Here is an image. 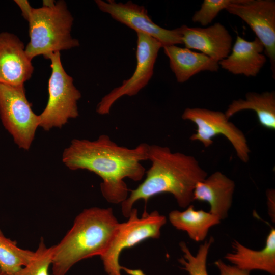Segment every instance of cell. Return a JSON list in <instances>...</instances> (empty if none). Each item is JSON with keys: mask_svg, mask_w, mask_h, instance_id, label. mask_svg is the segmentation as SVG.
I'll list each match as a JSON object with an SVG mask.
<instances>
[{"mask_svg": "<svg viewBox=\"0 0 275 275\" xmlns=\"http://www.w3.org/2000/svg\"><path fill=\"white\" fill-rule=\"evenodd\" d=\"M149 145L143 143L128 148L106 134L94 141L74 139L64 150L62 160L70 170H87L98 175L103 197L111 203L121 204L130 191L124 179L139 181L145 174L141 162L148 160Z\"/></svg>", "mask_w": 275, "mask_h": 275, "instance_id": "obj_1", "label": "cell"}, {"mask_svg": "<svg viewBox=\"0 0 275 275\" xmlns=\"http://www.w3.org/2000/svg\"><path fill=\"white\" fill-rule=\"evenodd\" d=\"M148 160L151 166L146 171V178L136 188L129 191L130 195L121 204L123 216L128 217L137 201L143 200L146 203L151 197L164 193L172 194L180 207L190 205L196 184L207 177L196 158L153 144L149 145Z\"/></svg>", "mask_w": 275, "mask_h": 275, "instance_id": "obj_2", "label": "cell"}, {"mask_svg": "<svg viewBox=\"0 0 275 275\" xmlns=\"http://www.w3.org/2000/svg\"><path fill=\"white\" fill-rule=\"evenodd\" d=\"M119 223L111 208L85 209L61 241L52 246V274L66 275L79 261L101 256Z\"/></svg>", "mask_w": 275, "mask_h": 275, "instance_id": "obj_3", "label": "cell"}, {"mask_svg": "<svg viewBox=\"0 0 275 275\" xmlns=\"http://www.w3.org/2000/svg\"><path fill=\"white\" fill-rule=\"evenodd\" d=\"M73 20L64 1L33 8L28 20L30 41L25 48L29 58L42 55L47 59L53 53L79 46V41L71 34Z\"/></svg>", "mask_w": 275, "mask_h": 275, "instance_id": "obj_4", "label": "cell"}, {"mask_svg": "<svg viewBox=\"0 0 275 275\" xmlns=\"http://www.w3.org/2000/svg\"><path fill=\"white\" fill-rule=\"evenodd\" d=\"M128 218L126 222L119 224L107 248L100 256L107 275H121V269L129 272V269L123 268L119 264L121 252L147 239L159 238L160 229L167 222L166 217L157 211L150 213L145 211L139 217L134 208Z\"/></svg>", "mask_w": 275, "mask_h": 275, "instance_id": "obj_5", "label": "cell"}, {"mask_svg": "<svg viewBox=\"0 0 275 275\" xmlns=\"http://www.w3.org/2000/svg\"><path fill=\"white\" fill-rule=\"evenodd\" d=\"M51 73L48 81L49 98L42 113L39 115V126L45 130L61 128L70 119L78 116V101L80 91L73 84V78L63 68L60 52L50 54Z\"/></svg>", "mask_w": 275, "mask_h": 275, "instance_id": "obj_6", "label": "cell"}, {"mask_svg": "<svg viewBox=\"0 0 275 275\" xmlns=\"http://www.w3.org/2000/svg\"><path fill=\"white\" fill-rule=\"evenodd\" d=\"M0 118L17 145L29 149L39 126L40 119L26 97L24 85L0 84Z\"/></svg>", "mask_w": 275, "mask_h": 275, "instance_id": "obj_7", "label": "cell"}, {"mask_svg": "<svg viewBox=\"0 0 275 275\" xmlns=\"http://www.w3.org/2000/svg\"><path fill=\"white\" fill-rule=\"evenodd\" d=\"M181 117L197 126L196 132L190 137L191 141H198L208 147L213 144L214 137L223 135L233 146L238 157L243 162H248L250 149L245 135L229 121L225 113L204 108H186Z\"/></svg>", "mask_w": 275, "mask_h": 275, "instance_id": "obj_8", "label": "cell"}, {"mask_svg": "<svg viewBox=\"0 0 275 275\" xmlns=\"http://www.w3.org/2000/svg\"><path fill=\"white\" fill-rule=\"evenodd\" d=\"M136 65L129 78L103 96L96 107L98 114H108L115 102L123 96H133L146 87L151 79L154 65L162 44L157 40L143 33H136Z\"/></svg>", "mask_w": 275, "mask_h": 275, "instance_id": "obj_9", "label": "cell"}, {"mask_svg": "<svg viewBox=\"0 0 275 275\" xmlns=\"http://www.w3.org/2000/svg\"><path fill=\"white\" fill-rule=\"evenodd\" d=\"M100 11L109 14L113 19L126 25L136 33H143L166 46L182 44V25L173 30L163 28L154 22L143 6L131 1L124 3L114 0H96Z\"/></svg>", "mask_w": 275, "mask_h": 275, "instance_id": "obj_10", "label": "cell"}, {"mask_svg": "<svg viewBox=\"0 0 275 275\" xmlns=\"http://www.w3.org/2000/svg\"><path fill=\"white\" fill-rule=\"evenodd\" d=\"M243 20L263 44L269 59L272 77L275 76V1L231 0L226 9Z\"/></svg>", "mask_w": 275, "mask_h": 275, "instance_id": "obj_11", "label": "cell"}, {"mask_svg": "<svg viewBox=\"0 0 275 275\" xmlns=\"http://www.w3.org/2000/svg\"><path fill=\"white\" fill-rule=\"evenodd\" d=\"M25 48L14 34L0 33V84L23 85L31 77L34 67Z\"/></svg>", "mask_w": 275, "mask_h": 275, "instance_id": "obj_12", "label": "cell"}, {"mask_svg": "<svg viewBox=\"0 0 275 275\" xmlns=\"http://www.w3.org/2000/svg\"><path fill=\"white\" fill-rule=\"evenodd\" d=\"M182 43L185 48L199 50L219 62L230 53L232 38L219 22L204 28L182 25Z\"/></svg>", "mask_w": 275, "mask_h": 275, "instance_id": "obj_13", "label": "cell"}, {"mask_svg": "<svg viewBox=\"0 0 275 275\" xmlns=\"http://www.w3.org/2000/svg\"><path fill=\"white\" fill-rule=\"evenodd\" d=\"M264 47L257 38L251 41L237 35L231 53L218 62L219 66L235 75L256 76L266 63Z\"/></svg>", "mask_w": 275, "mask_h": 275, "instance_id": "obj_14", "label": "cell"}, {"mask_svg": "<svg viewBox=\"0 0 275 275\" xmlns=\"http://www.w3.org/2000/svg\"><path fill=\"white\" fill-rule=\"evenodd\" d=\"M235 187L232 180L216 171L197 183L193 199L208 202L210 206L209 212L224 219L231 206Z\"/></svg>", "mask_w": 275, "mask_h": 275, "instance_id": "obj_15", "label": "cell"}, {"mask_svg": "<svg viewBox=\"0 0 275 275\" xmlns=\"http://www.w3.org/2000/svg\"><path fill=\"white\" fill-rule=\"evenodd\" d=\"M162 48L169 59L170 67L179 83L186 82L202 71L217 72L218 70V62L204 53L175 45Z\"/></svg>", "mask_w": 275, "mask_h": 275, "instance_id": "obj_16", "label": "cell"}, {"mask_svg": "<svg viewBox=\"0 0 275 275\" xmlns=\"http://www.w3.org/2000/svg\"><path fill=\"white\" fill-rule=\"evenodd\" d=\"M233 253H228L225 258L237 267L250 272L254 270L266 271L275 274V229L268 234L265 245L261 250L255 251L234 240Z\"/></svg>", "mask_w": 275, "mask_h": 275, "instance_id": "obj_17", "label": "cell"}, {"mask_svg": "<svg viewBox=\"0 0 275 275\" xmlns=\"http://www.w3.org/2000/svg\"><path fill=\"white\" fill-rule=\"evenodd\" d=\"M184 211L173 210L169 219L176 229L185 231L193 240L200 242L206 237L209 229L221 223L217 216L202 210H196L192 205Z\"/></svg>", "mask_w": 275, "mask_h": 275, "instance_id": "obj_18", "label": "cell"}, {"mask_svg": "<svg viewBox=\"0 0 275 275\" xmlns=\"http://www.w3.org/2000/svg\"><path fill=\"white\" fill-rule=\"evenodd\" d=\"M250 109L255 112L260 125L271 130L275 129V93L248 92L245 98L232 101L225 114L229 118L236 113Z\"/></svg>", "mask_w": 275, "mask_h": 275, "instance_id": "obj_19", "label": "cell"}, {"mask_svg": "<svg viewBox=\"0 0 275 275\" xmlns=\"http://www.w3.org/2000/svg\"><path fill=\"white\" fill-rule=\"evenodd\" d=\"M34 255L35 252L19 248L0 230V269L4 275H17Z\"/></svg>", "mask_w": 275, "mask_h": 275, "instance_id": "obj_20", "label": "cell"}, {"mask_svg": "<svg viewBox=\"0 0 275 275\" xmlns=\"http://www.w3.org/2000/svg\"><path fill=\"white\" fill-rule=\"evenodd\" d=\"M214 241L211 237L204 244H201L196 255L194 256L189 251L184 242L179 243L183 253V257L179 259V262L183 266L182 268L189 275H208L206 268V261L209 248Z\"/></svg>", "mask_w": 275, "mask_h": 275, "instance_id": "obj_21", "label": "cell"}, {"mask_svg": "<svg viewBox=\"0 0 275 275\" xmlns=\"http://www.w3.org/2000/svg\"><path fill=\"white\" fill-rule=\"evenodd\" d=\"M53 247L47 248L43 239L41 240L32 260L17 275H49Z\"/></svg>", "mask_w": 275, "mask_h": 275, "instance_id": "obj_22", "label": "cell"}, {"mask_svg": "<svg viewBox=\"0 0 275 275\" xmlns=\"http://www.w3.org/2000/svg\"><path fill=\"white\" fill-rule=\"evenodd\" d=\"M231 1V0H204L200 9L193 15L192 21L206 27L213 21L222 10L227 8Z\"/></svg>", "mask_w": 275, "mask_h": 275, "instance_id": "obj_23", "label": "cell"}, {"mask_svg": "<svg viewBox=\"0 0 275 275\" xmlns=\"http://www.w3.org/2000/svg\"><path fill=\"white\" fill-rule=\"evenodd\" d=\"M215 265L219 270V275H250V272L227 265L221 260L216 261Z\"/></svg>", "mask_w": 275, "mask_h": 275, "instance_id": "obj_24", "label": "cell"}, {"mask_svg": "<svg viewBox=\"0 0 275 275\" xmlns=\"http://www.w3.org/2000/svg\"><path fill=\"white\" fill-rule=\"evenodd\" d=\"M14 2L20 8L23 17L28 21L33 8L26 0H15Z\"/></svg>", "mask_w": 275, "mask_h": 275, "instance_id": "obj_25", "label": "cell"}, {"mask_svg": "<svg viewBox=\"0 0 275 275\" xmlns=\"http://www.w3.org/2000/svg\"><path fill=\"white\" fill-rule=\"evenodd\" d=\"M267 197L268 200V209L270 212H271L270 215H273V206L274 207V190L269 189L267 191Z\"/></svg>", "mask_w": 275, "mask_h": 275, "instance_id": "obj_26", "label": "cell"}, {"mask_svg": "<svg viewBox=\"0 0 275 275\" xmlns=\"http://www.w3.org/2000/svg\"><path fill=\"white\" fill-rule=\"evenodd\" d=\"M0 275H4L3 272H2V271L0 269Z\"/></svg>", "mask_w": 275, "mask_h": 275, "instance_id": "obj_27", "label": "cell"}]
</instances>
